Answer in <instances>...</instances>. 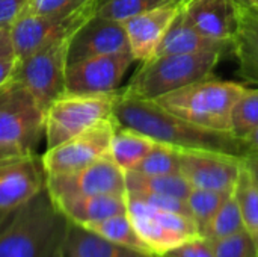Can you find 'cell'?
<instances>
[{"mask_svg": "<svg viewBox=\"0 0 258 257\" xmlns=\"http://www.w3.org/2000/svg\"><path fill=\"white\" fill-rule=\"evenodd\" d=\"M112 117L121 127L141 132L151 139L177 148H204L237 158L248 155L245 141L231 132H218L195 126L172 115L154 100H145L125 89L118 91Z\"/></svg>", "mask_w": 258, "mask_h": 257, "instance_id": "6da1fadb", "label": "cell"}, {"mask_svg": "<svg viewBox=\"0 0 258 257\" xmlns=\"http://www.w3.org/2000/svg\"><path fill=\"white\" fill-rule=\"evenodd\" d=\"M68 223L42 189L0 229V257H60Z\"/></svg>", "mask_w": 258, "mask_h": 257, "instance_id": "7a4b0ae2", "label": "cell"}, {"mask_svg": "<svg viewBox=\"0 0 258 257\" xmlns=\"http://www.w3.org/2000/svg\"><path fill=\"white\" fill-rule=\"evenodd\" d=\"M243 89L245 86L240 83L207 77L154 101L172 115L195 126L230 132L231 109Z\"/></svg>", "mask_w": 258, "mask_h": 257, "instance_id": "3957f363", "label": "cell"}, {"mask_svg": "<svg viewBox=\"0 0 258 257\" xmlns=\"http://www.w3.org/2000/svg\"><path fill=\"white\" fill-rule=\"evenodd\" d=\"M224 55L219 52L177 53L153 56L142 62L128 85L127 92L145 100H156L190 83L210 77Z\"/></svg>", "mask_w": 258, "mask_h": 257, "instance_id": "277c9868", "label": "cell"}, {"mask_svg": "<svg viewBox=\"0 0 258 257\" xmlns=\"http://www.w3.org/2000/svg\"><path fill=\"white\" fill-rule=\"evenodd\" d=\"M44 136V111L20 83L0 88V159L36 151Z\"/></svg>", "mask_w": 258, "mask_h": 257, "instance_id": "5b68a950", "label": "cell"}, {"mask_svg": "<svg viewBox=\"0 0 258 257\" xmlns=\"http://www.w3.org/2000/svg\"><path fill=\"white\" fill-rule=\"evenodd\" d=\"M116 94H71L56 98L44 112V136L47 148L56 147L92 126L113 118Z\"/></svg>", "mask_w": 258, "mask_h": 257, "instance_id": "8992f818", "label": "cell"}, {"mask_svg": "<svg viewBox=\"0 0 258 257\" xmlns=\"http://www.w3.org/2000/svg\"><path fill=\"white\" fill-rule=\"evenodd\" d=\"M67 47L68 41L56 42L15 62L11 80L24 86L44 112L67 92Z\"/></svg>", "mask_w": 258, "mask_h": 257, "instance_id": "52a82bcc", "label": "cell"}, {"mask_svg": "<svg viewBox=\"0 0 258 257\" xmlns=\"http://www.w3.org/2000/svg\"><path fill=\"white\" fill-rule=\"evenodd\" d=\"M127 214L154 257H163L183 242L203 236L192 217L148 206L127 197Z\"/></svg>", "mask_w": 258, "mask_h": 257, "instance_id": "ba28073f", "label": "cell"}, {"mask_svg": "<svg viewBox=\"0 0 258 257\" xmlns=\"http://www.w3.org/2000/svg\"><path fill=\"white\" fill-rule=\"evenodd\" d=\"M95 9L97 3L70 14H23L11 29L15 58L20 59L44 47L68 41L73 33L95 14Z\"/></svg>", "mask_w": 258, "mask_h": 257, "instance_id": "9c48e42d", "label": "cell"}, {"mask_svg": "<svg viewBox=\"0 0 258 257\" xmlns=\"http://www.w3.org/2000/svg\"><path fill=\"white\" fill-rule=\"evenodd\" d=\"M115 129V120L109 118L56 147L47 148L42 155L45 174L57 176L74 173L107 156Z\"/></svg>", "mask_w": 258, "mask_h": 257, "instance_id": "30bf717a", "label": "cell"}, {"mask_svg": "<svg viewBox=\"0 0 258 257\" xmlns=\"http://www.w3.org/2000/svg\"><path fill=\"white\" fill-rule=\"evenodd\" d=\"M45 189L53 201L101 194L127 195L125 171L107 155L79 171L47 176Z\"/></svg>", "mask_w": 258, "mask_h": 257, "instance_id": "8fae6325", "label": "cell"}, {"mask_svg": "<svg viewBox=\"0 0 258 257\" xmlns=\"http://www.w3.org/2000/svg\"><path fill=\"white\" fill-rule=\"evenodd\" d=\"M42 158L33 155L0 159V223L45 189Z\"/></svg>", "mask_w": 258, "mask_h": 257, "instance_id": "7c38bea8", "label": "cell"}, {"mask_svg": "<svg viewBox=\"0 0 258 257\" xmlns=\"http://www.w3.org/2000/svg\"><path fill=\"white\" fill-rule=\"evenodd\" d=\"M240 170L242 158L204 148H180V173L192 188L233 192Z\"/></svg>", "mask_w": 258, "mask_h": 257, "instance_id": "4fadbf2b", "label": "cell"}, {"mask_svg": "<svg viewBox=\"0 0 258 257\" xmlns=\"http://www.w3.org/2000/svg\"><path fill=\"white\" fill-rule=\"evenodd\" d=\"M135 62L130 52L95 56L67 67V92L110 94L118 91L127 70Z\"/></svg>", "mask_w": 258, "mask_h": 257, "instance_id": "5bb4252c", "label": "cell"}, {"mask_svg": "<svg viewBox=\"0 0 258 257\" xmlns=\"http://www.w3.org/2000/svg\"><path fill=\"white\" fill-rule=\"evenodd\" d=\"M130 52L124 24L94 14L68 39L67 67L103 55Z\"/></svg>", "mask_w": 258, "mask_h": 257, "instance_id": "9a60e30c", "label": "cell"}, {"mask_svg": "<svg viewBox=\"0 0 258 257\" xmlns=\"http://www.w3.org/2000/svg\"><path fill=\"white\" fill-rule=\"evenodd\" d=\"M183 3L184 2L168 3L135 15L122 23L128 39V48L135 61L145 62L156 55L160 41L180 12Z\"/></svg>", "mask_w": 258, "mask_h": 257, "instance_id": "2e32d148", "label": "cell"}, {"mask_svg": "<svg viewBox=\"0 0 258 257\" xmlns=\"http://www.w3.org/2000/svg\"><path fill=\"white\" fill-rule=\"evenodd\" d=\"M183 11L189 23L203 35L233 41L240 18V6L236 0H186Z\"/></svg>", "mask_w": 258, "mask_h": 257, "instance_id": "e0dca14e", "label": "cell"}, {"mask_svg": "<svg viewBox=\"0 0 258 257\" xmlns=\"http://www.w3.org/2000/svg\"><path fill=\"white\" fill-rule=\"evenodd\" d=\"M201 52H219L222 55H234V41H219L203 35L187 20L183 6L168 32L160 41L156 55H177V53H201Z\"/></svg>", "mask_w": 258, "mask_h": 257, "instance_id": "ac0fdd59", "label": "cell"}, {"mask_svg": "<svg viewBox=\"0 0 258 257\" xmlns=\"http://www.w3.org/2000/svg\"><path fill=\"white\" fill-rule=\"evenodd\" d=\"M53 203L70 223L83 227L127 212V195L115 194L73 197Z\"/></svg>", "mask_w": 258, "mask_h": 257, "instance_id": "d6986e66", "label": "cell"}, {"mask_svg": "<svg viewBox=\"0 0 258 257\" xmlns=\"http://www.w3.org/2000/svg\"><path fill=\"white\" fill-rule=\"evenodd\" d=\"M60 257H148L121 247L98 233L68 223Z\"/></svg>", "mask_w": 258, "mask_h": 257, "instance_id": "ffe728a7", "label": "cell"}, {"mask_svg": "<svg viewBox=\"0 0 258 257\" xmlns=\"http://www.w3.org/2000/svg\"><path fill=\"white\" fill-rule=\"evenodd\" d=\"M154 144L156 141L150 136L116 124L110 141L109 156L122 171L127 173L135 170L142 162V159L151 151Z\"/></svg>", "mask_w": 258, "mask_h": 257, "instance_id": "44dd1931", "label": "cell"}, {"mask_svg": "<svg viewBox=\"0 0 258 257\" xmlns=\"http://www.w3.org/2000/svg\"><path fill=\"white\" fill-rule=\"evenodd\" d=\"M234 56L245 76L258 80V11L240 8L239 29L234 36Z\"/></svg>", "mask_w": 258, "mask_h": 257, "instance_id": "7402d4cb", "label": "cell"}, {"mask_svg": "<svg viewBox=\"0 0 258 257\" xmlns=\"http://www.w3.org/2000/svg\"><path fill=\"white\" fill-rule=\"evenodd\" d=\"M85 227L95 232V233H98L100 236L121 245V247L138 251V253H141L144 256L154 257L151 250L147 247V244L142 241V238L136 232V229H135V226H133V223H132L127 212L119 214V215H113V217L106 218V220L98 221V223L88 224Z\"/></svg>", "mask_w": 258, "mask_h": 257, "instance_id": "603a6c76", "label": "cell"}, {"mask_svg": "<svg viewBox=\"0 0 258 257\" xmlns=\"http://www.w3.org/2000/svg\"><path fill=\"white\" fill-rule=\"evenodd\" d=\"M125 183H127V192H151V194L169 195L181 200H187L190 191L194 189L181 174L145 176L135 171H127Z\"/></svg>", "mask_w": 258, "mask_h": 257, "instance_id": "cb8c5ba5", "label": "cell"}, {"mask_svg": "<svg viewBox=\"0 0 258 257\" xmlns=\"http://www.w3.org/2000/svg\"><path fill=\"white\" fill-rule=\"evenodd\" d=\"M245 223V230L251 235L258 247V183L243 167L233 191Z\"/></svg>", "mask_w": 258, "mask_h": 257, "instance_id": "d4e9b609", "label": "cell"}, {"mask_svg": "<svg viewBox=\"0 0 258 257\" xmlns=\"http://www.w3.org/2000/svg\"><path fill=\"white\" fill-rule=\"evenodd\" d=\"M258 129V88H246L234 103L230 117V132L245 139Z\"/></svg>", "mask_w": 258, "mask_h": 257, "instance_id": "484cf974", "label": "cell"}, {"mask_svg": "<svg viewBox=\"0 0 258 257\" xmlns=\"http://www.w3.org/2000/svg\"><path fill=\"white\" fill-rule=\"evenodd\" d=\"M233 192H219V191H209V189H197L194 188L186 200L190 217L197 223L201 235L206 232L207 226L225 203V200Z\"/></svg>", "mask_w": 258, "mask_h": 257, "instance_id": "4316f807", "label": "cell"}, {"mask_svg": "<svg viewBox=\"0 0 258 257\" xmlns=\"http://www.w3.org/2000/svg\"><path fill=\"white\" fill-rule=\"evenodd\" d=\"M132 171L145 174V176L181 174L180 173V148L156 141L151 151Z\"/></svg>", "mask_w": 258, "mask_h": 257, "instance_id": "83f0119b", "label": "cell"}, {"mask_svg": "<svg viewBox=\"0 0 258 257\" xmlns=\"http://www.w3.org/2000/svg\"><path fill=\"white\" fill-rule=\"evenodd\" d=\"M242 230H245L242 212L234 194H231L221 206V209L216 212L203 236L209 238L210 241H219L231 235H236Z\"/></svg>", "mask_w": 258, "mask_h": 257, "instance_id": "f1b7e54d", "label": "cell"}, {"mask_svg": "<svg viewBox=\"0 0 258 257\" xmlns=\"http://www.w3.org/2000/svg\"><path fill=\"white\" fill-rule=\"evenodd\" d=\"M175 2H186V0H98L95 14L124 23L125 20L135 15Z\"/></svg>", "mask_w": 258, "mask_h": 257, "instance_id": "f546056e", "label": "cell"}, {"mask_svg": "<svg viewBox=\"0 0 258 257\" xmlns=\"http://www.w3.org/2000/svg\"><path fill=\"white\" fill-rule=\"evenodd\" d=\"M216 257H258V247L246 230L213 241Z\"/></svg>", "mask_w": 258, "mask_h": 257, "instance_id": "4dcf8cb0", "label": "cell"}, {"mask_svg": "<svg viewBox=\"0 0 258 257\" xmlns=\"http://www.w3.org/2000/svg\"><path fill=\"white\" fill-rule=\"evenodd\" d=\"M98 0H29L27 12L32 14H70Z\"/></svg>", "mask_w": 258, "mask_h": 257, "instance_id": "1f68e13d", "label": "cell"}, {"mask_svg": "<svg viewBox=\"0 0 258 257\" xmlns=\"http://www.w3.org/2000/svg\"><path fill=\"white\" fill-rule=\"evenodd\" d=\"M163 257H216L215 242L206 236H197L169 250Z\"/></svg>", "mask_w": 258, "mask_h": 257, "instance_id": "d6a6232c", "label": "cell"}, {"mask_svg": "<svg viewBox=\"0 0 258 257\" xmlns=\"http://www.w3.org/2000/svg\"><path fill=\"white\" fill-rule=\"evenodd\" d=\"M27 8L29 0H0V29L11 30Z\"/></svg>", "mask_w": 258, "mask_h": 257, "instance_id": "836d02e7", "label": "cell"}, {"mask_svg": "<svg viewBox=\"0 0 258 257\" xmlns=\"http://www.w3.org/2000/svg\"><path fill=\"white\" fill-rule=\"evenodd\" d=\"M9 58H15L11 30L0 29V59H9Z\"/></svg>", "mask_w": 258, "mask_h": 257, "instance_id": "e575fe53", "label": "cell"}, {"mask_svg": "<svg viewBox=\"0 0 258 257\" xmlns=\"http://www.w3.org/2000/svg\"><path fill=\"white\" fill-rule=\"evenodd\" d=\"M15 62H17V58L0 59V88L11 80L12 73H14Z\"/></svg>", "mask_w": 258, "mask_h": 257, "instance_id": "d590c367", "label": "cell"}, {"mask_svg": "<svg viewBox=\"0 0 258 257\" xmlns=\"http://www.w3.org/2000/svg\"><path fill=\"white\" fill-rule=\"evenodd\" d=\"M242 162L243 167L249 171V174L258 183V153H248L245 158H242Z\"/></svg>", "mask_w": 258, "mask_h": 257, "instance_id": "8d00e7d4", "label": "cell"}, {"mask_svg": "<svg viewBox=\"0 0 258 257\" xmlns=\"http://www.w3.org/2000/svg\"><path fill=\"white\" fill-rule=\"evenodd\" d=\"M243 141H245L248 153H258V129L254 130L249 136H246Z\"/></svg>", "mask_w": 258, "mask_h": 257, "instance_id": "74e56055", "label": "cell"}, {"mask_svg": "<svg viewBox=\"0 0 258 257\" xmlns=\"http://www.w3.org/2000/svg\"><path fill=\"white\" fill-rule=\"evenodd\" d=\"M236 2L240 8H251L252 5V0H236Z\"/></svg>", "mask_w": 258, "mask_h": 257, "instance_id": "f35d334b", "label": "cell"}, {"mask_svg": "<svg viewBox=\"0 0 258 257\" xmlns=\"http://www.w3.org/2000/svg\"><path fill=\"white\" fill-rule=\"evenodd\" d=\"M251 8H252V9H255V11H258V0H252Z\"/></svg>", "mask_w": 258, "mask_h": 257, "instance_id": "ab89813d", "label": "cell"}, {"mask_svg": "<svg viewBox=\"0 0 258 257\" xmlns=\"http://www.w3.org/2000/svg\"><path fill=\"white\" fill-rule=\"evenodd\" d=\"M2 227H3V226H2V223H0V229H2Z\"/></svg>", "mask_w": 258, "mask_h": 257, "instance_id": "60d3db41", "label": "cell"}]
</instances>
